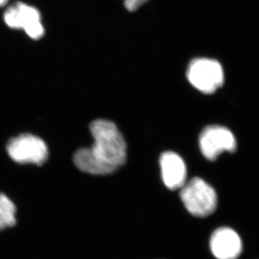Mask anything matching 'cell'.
<instances>
[{"mask_svg":"<svg viewBox=\"0 0 259 259\" xmlns=\"http://www.w3.org/2000/svg\"><path fill=\"white\" fill-rule=\"evenodd\" d=\"M90 132L94 144L77 150L73 156L78 169L90 175H106L125 164L126 142L115 124L107 120H95Z\"/></svg>","mask_w":259,"mask_h":259,"instance_id":"cell-1","label":"cell"},{"mask_svg":"<svg viewBox=\"0 0 259 259\" xmlns=\"http://www.w3.org/2000/svg\"><path fill=\"white\" fill-rule=\"evenodd\" d=\"M180 196L188 213L197 219L212 217L218 208L217 191L200 178L185 183L180 189Z\"/></svg>","mask_w":259,"mask_h":259,"instance_id":"cell-2","label":"cell"},{"mask_svg":"<svg viewBox=\"0 0 259 259\" xmlns=\"http://www.w3.org/2000/svg\"><path fill=\"white\" fill-rule=\"evenodd\" d=\"M187 77L196 90L210 95L224 83V71L217 61L209 58H197L189 65Z\"/></svg>","mask_w":259,"mask_h":259,"instance_id":"cell-3","label":"cell"},{"mask_svg":"<svg viewBox=\"0 0 259 259\" xmlns=\"http://www.w3.org/2000/svg\"><path fill=\"white\" fill-rule=\"evenodd\" d=\"M4 20L9 27L24 30L33 40H39L45 34L40 11L25 3L18 2L8 8Z\"/></svg>","mask_w":259,"mask_h":259,"instance_id":"cell-4","label":"cell"},{"mask_svg":"<svg viewBox=\"0 0 259 259\" xmlns=\"http://www.w3.org/2000/svg\"><path fill=\"white\" fill-rule=\"evenodd\" d=\"M8 154L19 163L41 165L48 160V148L43 140L30 134H22L10 140Z\"/></svg>","mask_w":259,"mask_h":259,"instance_id":"cell-5","label":"cell"},{"mask_svg":"<svg viewBox=\"0 0 259 259\" xmlns=\"http://www.w3.org/2000/svg\"><path fill=\"white\" fill-rule=\"evenodd\" d=\"M199 148L204 157L214 161L225 152H234L237 141L234 135L227 128L210 125L204 129L199 136Z\"/></svg>","mask_w":259,"mask_h":259,"instance_id":"cell-6","label":"cell"},{"mask_svg":"<svg viewBox=\"0 0 259 259\" xmlns=\"http://www.w3.org/2000/svg\"><path fill=\"white\" fill-rule=\"evenodd\" d=\"M209 252L215 259H238L242 254L243 242L239 233L232 227H217L210 234Z\"/></svg>","mask_w":259,"mask_h":259,"instance_id":"cell-7","label":"cell"},{"mask_svg":"<svg viewBox=\"0 0 259 259\" xmlns=\"http://www.w3.org/2000/svg\"><path fill=\"white\" fill-rule=\"evenodd\" d=\"M160 167L165 186L176 190L185 185L187 169L180 155L174 152H166L160 157Z\"/></svg>","mask_w":259,"mask_h":259,"instance_id":"cell-8","label":"cell"},{"mask_svg":"<svg viewBox=\"0 0 259 259\" xmlns=\"http://www.w3.org/2000/svg\"><path fill=\"white\" fill-rule=\"evenodd\" d=\"M16 224V207L5 194H0V231Z\"/></svg>","mask_w":259,"mask_h":259,"instance_id":"cell-9","label":"cell"},{"mask_svg":"<svg viewBox=\"0 0 259 259\" xmlns=\"http://www.w3.org/2000/svg\"><path fill=\"white\" fill-rule=\"evenodd\" d=\"M148 0H123L124 6L130 12H135L147 4Z\"/></svg>","mask_w":259,"mask_h":259,"instance_id":"cell-10","label":"cell"},{"mask_svg":"<svg viewBox=\"0 0 259 259\" xmlns=\"http://www.w3.org/2000/svg\"><path fill=\"white\" fill-rule=\"evenodd\" d=\"M8 1H9V0H0V7L5 6V5L7 4Z\"/></svg>","mask_w":259,"mask_h":259,"instance_id":"cell-11","label":"cell"}]
</instances>
